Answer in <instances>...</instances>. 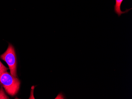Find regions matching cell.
<instances>
[{"mask_svg": "<svg viewBox=\"0 0 132 99\" xmlns=\"http://www.w3.org/2000/svg\"><path fill=\"white\" fill-rule=\"evenodd\" d=\"M0 82L6 92L11 96H14L19 91L20 84V80L8 72H5L1 75Z\"/></svg>", "mask_w": 132, "mask_h": 99, "instance_id": "obj_1", "label": "cell"}, {"mask_svg": "<svg viewBox=\"0 0 132 99\" xmlns=\"http://www.w3.org/2000/svg\"><path fill=\"white\" fill-rule=\"evenodd\" d=\"M123 1V0H116V4L114 6V11L116 14H117L119 17L122 14L127 13L130 10L132 9L131 8L127 9L124 12L121 11V6Z\"/></svg>", "mask_w": 132, "mask_h": 99, "instance_id": "obj_3", "label": "cell"}, {"mask_svg": "<svg viewBox=\"0 0 132 99\" xmlns=\"http://www.w3.org/2000/svg\"><path fill=\"white\" fill-rule=\"evenodd\" d=\"M3 92L2 94H1V92L0 91V99H9V98L7 96H5V94Z\"/></svg>", "mask_w": 132, "mask_h": 99, "instance_id": "obj_5", "label": "cell"}, {"mask_svg": "<svg viewBox=\"0 0 132 99\" xmlns=\"http://www.w3.org/2000/svg\"><path fill=\"white\" fill-rule=\"evenodd\" d=\"M3 60L7 63L10 70V74L14 76L17 77L16 74V57L14 47L9 43L8 49L0 57Z\"/></svg>", "mask_w": 132, "mask_h": 99, "instance_id": "obj_2", "label": "cell"}, {"mask_svg": "<svg viewBox=\"0 0 132 99\" xmlns=\"http://www.w3.org/2000/svg\"><path fill=\"white\" fill-rule=\"evenodd\" d=\"M8 68H6L3 64L0 61V76L3 73L6 72L8 70Z\"/></svg>", "mask_w": 132, "mask_h": 99, "instance_id": "obj_4", "label": "cell"}]
</instances>
